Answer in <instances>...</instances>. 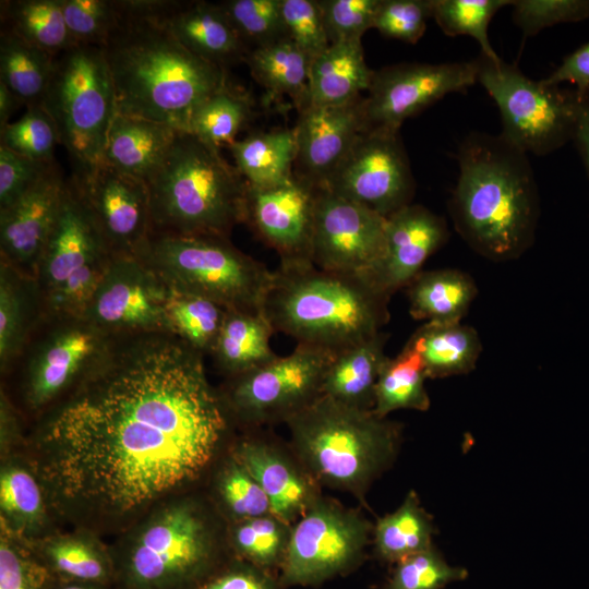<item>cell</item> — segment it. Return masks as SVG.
I'll list each match as a JSON object with an SVG mask.
<instances>
[{
  "instance_id": "cell-1",
  "label": "cell",
  "mask_w": 589,
  "mask_h": 589,
  "mask_svg": "<svg viewBox=\"0 0 589 589\" xmlns=\"http://www.w3.org/2000/svg\"><path fill=\"white\" fill-rule=\"evenodd\" d=\"M228 416L179 336H113L39 428L40 473L65 504L124 516L199 477Z\"/></svg>"
},
{
  "instance_id": "cell-2",
  "label": "cell",
  "mask_w": 589,
  "mask_h": 589,
  "mask_svg": "<svg viewBox=\"0 0 589 589\" xmlns=\"http://www.w3.org/2000/svg\"><path fill=\"white\" fill-rule=\"evenodd\" d=\"M103 49L116 112L178 131L189 132L199 107L227 83L224 68L189 51L156 17L121 13Z\"/></svg>"
},
{
  "instance_id": "cell-3",
  "label": "cell",
  "mask_w": 589,
  "mask_h": 589,
  "mask_svg": "<svg viewBox=\"0 0 589 589\" xmlns=\"http://www.w3.org/2000/svg\"><path fill=\"white\" fill-rule=\"evenodd\" d=\"M449 208L459 235L480 254L508 260L533 241L540 215L528 154L503 135L472 132L460 143Z\"/></svg>"
},
{
  "instance_id": "cell-4",
  "label": "cell",
  "mask_w": 589,
  "mask_h": 589,
  "mask_svg": "<svg viewBox=\"0 0 589 589\" xmlns=\"http://www.w3.org/2000/svg\"><path fill=\"white\" fill-rule=\"evenodd\" d=\"M389 299L368 276L328 272L312 263L280 265L264 314L275 332L335 356L382 332Z\"/></svg>"
},
{
  "instance_id": "cell-5",
  "label": "cell",
  "mask_w": 589,
  "mask_h": 589,
  "mask_svg": "<svg viewBox=\"0 0 589 589\" xmlns=\"http://www.w3.org/2000/svg\"><path fill=\"white\" fill-rule=\"evenodd\" d=\"M147 187L152 235L229 239L245 221V180L190 132H178Z\"/></svg>"
},
{
  "instance_id": "cell-6",
  "label": "cell",
  "mask_w": 589,
  "mask_h": 589,
  "mask_svg": "<svg viewBox=\"0 0 589 589\" xmlns=\"http://www.w3.org/2000/svg\"><path fill=\"white\" fill-rule=\"evenodd\" d=\"M286 423L293 450L311 476L356 495L389 465L399 443L397 424L324 395Z\"/></svg>"
},
{
  "instance_id": "cell-7",
  "label": "cell",
  "mask_w": 589,
  "mask_h": 589,
  "mask_svg": "<svg viewBox=\"0 0 589 589\" xmlns=\"http://www.w3.org/2000/svg\"><path fill=\"white\" fill-rule=\"evenodd\" d=\"M139 257L169 289L207 298L227 311L264 313L274 272L227 238L152 235Z\"/></svg>"
},
{
  "instance_id": "cell-8",
  "label": "cell",
  "mask_w": 589,
  "mask_h": 589,
  "mask_svg": "<svg viewBox=\"0 0 589 589\" xmlns=\"http://www.w3.org/2000/svg\"><path fill=\"white\" fill-rule=\"evenodd\" d=\"M40 106L77 168L104 161L116 113L115 88L103 47L77 44L55 59Z\"/></svg>"
},
{
  "instance_id": "cell-9",
  "label": "cell",
  "mask_w": 589,
  "mask_h": 589,
  "mask_svg": "<svg viewBox=\"0 0 589 589\" xmlns=\"http://www.w3.org/2000/svg\"><path fill=\"white\" fill-rule=\"evenodd\" d=\"M479 82L497 105L502 133L527 154L544 156L573 141L579 95L527 77L516 64L476 59Z\"/></svg>"
},
{
  "instance_id": "cell-10",
  "label": "cell",
  "mask_w": 589,
  "mask_h": 589,
  "mask_svg": "<svg viewBox=\"0 0 589 589\" xmlns=\"http://www.w3.org/2000/svg\"><path fill=\"white\" fill-rule=\"evenodd\" d=\"M214 563L205 521L193 507L179 505L146 526L116 574L127 589H190Z\"/></svg>"
},
{
  "instance_id": "cell-11",
  "label": "cell",
  "mask_w": 589,
  "mask_h": 589,
  "mask_svg": "<svg viewBox=\"0 0 589 589\" xmlns=\"http://www.w3.org/2000/svg\"><path fill=\"white\" fill-rule=\"evenodd\" d=\"M334 354L297 344L286 357L232 377L223 396L229 413L249 424L287 421L320 396Z\"/></svg>"
},
{
  "instance_id": "cell-12",
  "label": "cell",
  "mask_w": 589,
  "mask_h": 589,
  "mask_svg": "<svg viewBox=\"0 0 589 589\" xmlns=\"http://www.w3.org/2000/svg\"><path fill=\"white\" fill-rule=\"evenodd\" d=\"M370 530L361 515L316 498L291 529L280 585L312 586L345 574L360 562Z\"/></svg>"
},
{
  "instance_id": "cell-13",
  "label": "cell",
  "mask_w": 589,
  "mask_h": 589,
  "mask_svg": "<svg viewBox=\"0 0 589 589\" xmlns=\"http://www.w3.org/2000/svg\"><path fill=\"white\" fill-rule=\"evenodd\" d=\"M112 338L83 316H43L21 356L27 404L38 409L68 393Z\"/></svg>"
},
{
  "instance_id": "cell-14",
  "label": "cell",
  "mask_w": 589,
  "mask_h": 589,
  "mask_svg": "<svg viewBox=\"0 0 589 589\" xmlns=\"http://www.w3.org/2000/svg\"><path fill=\"white\" fill-rule=\"evenodd\" d=\"M386 224L387 217L317 188L312 263L324 271L372 279L386 255Z\"/></svg>"
},
{
  "instance_id": "cell-15",
  "label": "cell",
  "mask_w": 589,
  "mask_h": 589,
  "mask_svg": "<svg viewBox=\"0 0 589 589\" xmlns=\"http://www.w3.org/2000/svg\"><path fill=\"white\" fill-rule=\"evenodd\" d=\"M322 188L384 217L409 205L416 182L399 132L363 131Z\"/></svg>"
},
{
  "instance_id": "cell-16",
  "label": "cell",
  "mask_w": 589,
  "mask_h": 589,
  "mask_svg": "<svg viewBox=\"0 0 589 589\" xmlns=\"http://www.w3.org/2000/svg\"><path fill=\"white\" fill-rule=\"evenodd\" d=\"M170 289L140 257L113 256L83 317L111 336L172 333Z\"/></svg>"
},
{
  "instance_id": "cell-17",
  "label": "cell",
  "mask_w": 589,
  "mask_h": 589,
  "mask_svg": "<svg viewBox=\"0 0 589 589\" xmlns=\"http://www.w3.org/2000/svg\"><path fill=\"white\" fill-rule=\"evenodd\" d=\"M476 60L470 62H408L374 71L363 97L366 130L399 132L402 122L450 93L467 91L477 82Z\"/></svg>"
},
{
  "instance_id": "cell-18",
  "label": "cell",
  "mask_w": 589,
  "mask_h": 589,
  "mask_svg": "<svg viewBox=\"0 0 589 589\" xmlns=\"http://www.w3.org/2000/svg\"><path fill=\"white\" fill-rule=\"evenodd\" d=\"M72 181L109 253L139 257L153 233L147 183L105 161Z\"/></svg>"
},
{
  "instance_id": "cell-19",
  "label": "cell",
  "mask_w": 589,
  "mask_h": 589,
  "mask_svg": "<svg viewBox=\"0 0 589 589\" xmlns=\"http://www.w3.org/2000/svg\"><path fill=\"white\" fill-rule=\"evenodd\" d=\"M316 190L296 176L280 184L247 187L244 224L277 252L280 265L312 263Z\"/></svg>"
},
{
  "instance_id": "cell-20",
  "label": "cell",
  "mask_w": 589,
  "mask_h": 589,
  "mask_svg": "<svg viewBox=\"0 0 589 589\" xmlns=\"http://www.w3.org/2000/svg\"><path fill=\"white\" fill-rule=\"evenodd\" d=\"M67 180L57 165L8 207L0 209L2 263L36 279L39 261L57 220Z\"/></svg>"
},
{
  "instance_id": "cell-21",
  "label": "cell",
  "mask_w": 589,
  "mask_h": 589,
  "mask_svg": "<svg viewBox=\"0 0 589 589\" xmlns=\"http://www.w3.org/2000/svg\"><path fill=\"white\" fill-rule=\"evenodd\" d=\"M294 128L297 158L293 173L322 188L366 130L363 97L339 106H305Z\"/></svg>"
},
{
  "instance_id": "cell-22",
  "label": "cell",
  "mask_w": 589,
  "mask_h": 589,
  "mask_svg": "<svg viewBox=\"0 0 589 589\" xmlns=\"http://www.w3.org/2000/svg\"><path fill=\"white\" fill-rule=\"evenodd\" d=\"M110 254L72 181H67L60 211L41 254L36 284L41 305L75 273Z\"/></svg>"
},
{
  "instance_id": "cell-23",
  "label": "cell",
  "mask_w": 589,
  "mask_h": 589,
  "mask_svg": "<svg viewBox=\"0 0 589 589\" xmlns=\"http://www.w3.org/2000/svg\"><path fill=\"white\" fill-rule=\"evenodd\" d=\"M448 237L445 220L422 205L409 204L387 217L386 255L373 276L389 297L422 272L424 262Z\"/></svg>"
},
{
  "instance_id": "cell-24",
  "label": "cell",
  "mask_w": 589,
  "mask_h": 589,
  "mask_svg": "<svg viewBox=\"0 0 589 589\" xmlns=\"http://www.w3.org/2000/svg\"><path fill=\"white\" fill-rule=\"evenodd\" d=\"M156 19L189 51L224 69L249 51L220 3L171 1Z\"/></svg>"
},
{
  "instance_id": "cell-25",
  "label": "cell",
  "mask_w": 589,
  "mask_h": 589,
  "mask_svg": "<svg viewBox=\"0 0 589 589\" xmlns=\"http://www.w3.org/2000/svg\"><path fill=\"white\" fill-rule=\"evenodd\" d=\"M235 458L261 485L272 514L287 524L301 517L317 498L311 480L273 444L244 441Z\"/></svg>"
},
{
  "instance_id": "cell-26",
  "label": "cell",
  "mask_w": 589,
  "mask_h": 589,
  "mask_svg": "<svg viewBox=\"0 0 589 589\" xmlns=\"http://www.w3.org/2000/svg\"><path fill=\"white\" fill-rule=\"evenodd\" d=\"M178 132L164 123L116 112L104 161L147 183L165 160Z\"/></svg>"
},
{
  "instance_id": "cell-27",
  "label": "cell",
  "mask_w": 589,
  "mask_h": 589,
  "mask_svg": "<svg viewBox=\"0 0 589 589\" xmlns=\"http://www.w3.org/2000/svg\"><path fill=\"white\" fill-rule=\"evenodd\" d=\"M373 73L365 62L361 41L330 44L310 63L306 106L351 103L369 91Z\"/></svg>"
},
{
  "instance_id": "cell-28",
  "label": "cell",
  "mask_w": 589,
  "mask_h": 589,
  "mask_svg": "<svg viewBox=\"0 0 589 589\" xmlns=\"http://www.w3.org/2000/svg\"><path fill=\"white\" fill-rule=\"evenodd\" d=\"M383 330L338 352L326 371L322 395L344 405L373 410L376 382L387 358Z\"/></svg>"
},
{
  "instance_id": "cell-29",
  "label": "cell",
  "mask_w": 589,
  "mask_h": 589,
  "mask_svg": "<svg viewBox=\"0 0 589 589\" xmlns=\"http://www.w3.org/2000/svg\"><path fill=\"white\" fill-rule=\"evenodd\" d=\"M43 318L35 279L0 262V363L7 369L17 360Z\"/></svg>"
},
{
  "instance_id": "cell-30",
  "label": "cell",
  "mask_w": 589,
  "mask_h": 589,
  "mask_svg": "<svg viewBox=\"0 0 589 589\" xmlns=\"http://www.w3.org/2000/svg\"><path fill=\"white\" fill-rule=\"evenodd\" d=\"M274 333L264 313L227 311L211 356L231 377L247 373L278 357L271 347Z\"/></svg>"
},
{
  "instance_id": "cell-31",
  "label": "cell",
  "mask_w": 589,
  "mask_h": 589,
  "mask_svg": "<svg viewBox=\"0 0 589 589\" xmlns=\"http://www.w3.org/2000/svg\"><path fill=\"white\" fill-rule=\"evenodd\" d=\"M421 357L426 376L446 377L470 372L481 353L477 332L459 323L426 322L407 341Z\"/></svg>"
},
{
  "instance_id": "cell-32",
  "label": "cell",
  "mask_w": 589,
  "mask_h": 589,
  "mask_svg": "<svg viewBox=\"0 0 589 589\" xmlns=\"http://www.w3.org/2000/svg\"><path fill=\"white\" fill-rule=\"evenodd\" d=\"M235 167L251 187H269L293 178L297 140L293 129L256 132L228 146Z\"/></svg>"
},
{
  "instance_id": "cell-33",
  "label": "cell",
  "mask_w": 589,
  "mask_h": 589,
  "mask_svg": "<svg viewBox=\"0 0 589 589\" xmlns=\"http://www.w3.org/2000/svg\"><path fill=\"white\" fill-rule=\"evenodd\" d=\"M416 320L459 323L477 294L472 278L457 269L422 271L406 287Z\"/></svg>"
},
{
  "instance_id": "cell-34",
  "label": "cell",
  "mask_w": 589,
  "mask_h": 589,
  "mask_svg": "<svg viewBox=\"0 0 589 589\" xmlns=\"http://www.w3.org/2000/svg\"><path fill=\"white\" fill-rule=\"evenodd\" d=\"M243 61L271 97L288 96L298 110L308 105L310 61L292 40L256 47Z\"/></svg>"
},
{
  "instance_id": "cell-35",
  "label": "cell",
  "mask_w": 589,
  "mask_h": 589,
  "mask_svg": "<svg viewBox=\"0 0 589 589\" xmlns=\"http://www.w3.org/2000/svg\"><path fill=\"white\" fill-rule=\"evenodd\" d=\"M4 28L57 58L77 45L67 26L61 0H14L1 2Z\"/></svg>"
},
{
  "instance_id": "cell-36",
  "label": "cell",
  "mask_w": 589,
  "mask_h": 589,
  "mask_svg": "<svg viewBox=\"0 0 589 589\" xmlns=\"http://www.w3.org/2000/svg\"><path fill=\"white\" fill-rule=\"evenodd\" d=\"M55 59L14 33L2 28L0 82L27 108L41 104L52 76Z\"/></svg>"
},
{
  "instance_id": "cell-37",
  "label": "cell",
  "mask_w": 589,
  "mask_h": 589,
  "mask_svg": "<svg viewBox=\"0 0 589 589\" xmlns=\"http://www.w3.org/2000/svg\"><path fill=\"white\" fill-rule=\"evenodd\" d=\"M420 354L408 344L394 358L387 357L378 375L373 413L380 418L399 409L425 411L430 398Z\"/></svg>"
},
{
  "instance_id": "cell-38",
  "label": "cell",
  "mask_w": 589,
  "mask_h": 589,
  "mask_svg": "<svg viewBox=\"0 0 589 589\" xmlns=\"http://www.w3.org/2000/svg\"><path fill=\"white\" fill-rule=\"evenodd\" d=\"M434 527L418 496L410 492L400 506L382 517L374 527L377 556L397 563L412 554L432 548Z\"/></svg>"
},
{
  "instance_id": "cell-39",
  "label": "cell",
  "mask_w": 589,
  "mask_h": 589,
  "mask_svg": "<svg viewBox=\"0 0 589 589\" xmlns=\"http://www.w3.org/2000/svg\"><path fill=\"white\" fill-rule=\"evenodd\" d=\"M249 97L226 83L211 95L194 113L189 132L205 144L219 149L231 145L251 118Z\"/></svg>"
},
{
  "instance_id": "cell-40",
  "label": "cell",
  "mask_w": 589,
  "mask_h": 589,
  "mask_svg": "<svg viewBox=\"0 0 589 589\" xmlns=\"http://www.w3.org/2000/svg\"><path fill=\"white\" fill-rule=\"evenodd\" d=\"M226 313L207 298L170 289L167 315L173 334L204 356L211 354Z\"/></svg>"
},
{
  "instance_id": "cell-41",
  "label": "cell",
  "mask_w": 589,
  "mask_h": 589,
  "mask_svg": "<svg viewBox=\"0 0 589 589\" xmlns=\"http://www.w3.org/2000/svg\"><path fill=\"white\" fill-rule=\"evenodd\" d=\"M513 0H433L432 17L448 36L467 35L477 40L481 53L493 61L501 58L493 49L488 28L492 17Z\"/></svg>"
},
{
  "instance_id": "cell-42",
  "label": "cell",
  "mask_w": 589,
  "mask_h": 589,
  "mask_svg": "<svg viewBox=\"0 0 589 589\" xmlns=\"http://www.w3.org/2000/svg\"><path fill=\"white\" fill-rule=\"evenodd\" d=\"M290 533L289 524L268 514L240 520L233 530V545L248 563L272 573L280 569Z\"/></svg>"
},
{
  "instance_id": "cell-43",
  "label": "cell",
  "mask_w": 589,
  "mask_h": 589,
  "mask_svg": "<svg viewBox=\"0 0 589 589\" xmlns=\"http://www.w3.org/2000/svg\"><path fill=\"white\" fill-rule=\"evenodd\" d=\"M45 566L55 578L107 585L116 568L95 548L77 540H62L46 550Z\"/></svg>"
},
{
  "instance_id": "cell-44",
  "label": "cell",
  "mask_w": 589,
  "mask_h": 589,
  "mask_svg": "<svg viewBox=\"0 0 589 589\" xmlns=\"http://www.w3.org/2000/svg\"><path fill=\"white\" fill-rule=\"evenodd\" d=\"M1 145L33 160L53 163V153L60 144L55 122L39 105L28 107L17 120L0 129Z\"/></svg>"
},
{
  "instance_id": "cell-45",
  "label": "cell",
  "mask_w": 589,
  "mask_h": 589,
  "mask_svg": "<svg viewBox=\"0 0 589 589\" xmlns=\"http://www.w3.org/2000/svg\"><path fill=\"white\" fill-rule=\"evenodd\" d=\"M245 44L266 46L288 38L281 0H229L220 3Z\"/></svg>"
},
{
  "instance_id": "cell-46",
  "label": "cell",
  "mask_w": 589,
  "mask_h": 589,
  "mask_svg": "<svg viewBox=\"0 0 589 589\" xmlns=\"http://www.w3.org/2000/svg\"><path fill=\"white\" fill-rule=\"evenodd\" d=\"M467 576L465 568L448 564L432 546L397 562L386 589H443Z\"/></svg>"
},
{
  "instance_id": "cell-47",
  "label": "cell",
  "mask_w": 589,
  "mask_h": 589,
  "mask_svg": "<svg viewBox=\"0 0 589 589\" xmlns=\"http://www.w3.org/2000/svg\"><path fill=\"white\" fill-rule=\"evenodd\" d=\"M61 3L67 26L76 44L103 47L121 17L117 1L61 0Z\"/></svg>"
},
{
  "instance_id": "cell-48",
  "label": "cell",
  "mask_w": 589,
  "mask_h": 589,
  "mask_svg": "<svg viewBox=\"0 0 589 589\" xmlns=\"http://www.w3.org/2000/svg\"><path fill=\"white\" fill-rule=\"evenodd\" d=\"M281 14L288 38L310 63L330 45L317 0H281Z\"/></svg>"
},
{
  "instance_id": "cell-49",
  "label": "cell",
  "mask_w": 589,
  "mask_h": 589,
  "mask_svg": "<svg viewBox=\"0 0 589 589\" xmlns=\"http://www.w3.org/2000/svg\"><path fill=\"white\" fill-rule=\"evenodd\" d=\"M510 5L524 38L545 27L589 19V0H514Z\"/></svg>"
},
{
  "instance_id": "cell-50",
  "label": "cell",
  "mask_w": 589,
  "mask_h": 589,
  "mask_svg": "<svg viewBox=\"0 0 589 589\" xmlns=\"http://www.w3.org/2000/svg\"><path fill=\"white\" fill-rule=\"evenodd\" d=\"M330 44L361 41L373 28L381 0H317Z\"/></svg>"
},
{
  "instance_id": "cell-51",
  "label": "cell",
  "mask_w": 589,
  "mask_h": 589,
  "mask_svg": "<svg viewBox=\"0 0 589 589\" xmlns=\"http://www.w3.org/2000/svg\"><path fill=\"white\" fill-rule=\"evenodd\" d=\"M433 0H381L373 28L382 35L416 44L432 17Z\"/></svg>"
},
{
  "instance_id": "cell-52",
  "label": "cell",
  "mask_w": 589,
  "mask_h": 589,
  "mask_svg": "<svg viewBox=\"0 0 589 589\" xmlns=\"http://www.w3.org/2000/svg\"><path fill=\"white\" fill-rule=\"evenodd\" d=\"M219 493L227 508L239 520L272 514L265 492L236 458L220 477Z\"/></svg>"
},
{
  "instance_id": "cell-53",
  "label": "cell",
  "mask_w": 589,
  "mask_h": 589,
  "mask_svg": "<svg viewBox=\"0 0 589 589\" xmlns=\"http://www.w3.org/2000/svg\"><path fill=\"white\" fill-rule=\"evenodd\" d=\"M0 504L2 510L22 522L32 524L43 514V496L39 484L25 469L9 467L0 478Z\"/></svg>"
},
{
  "instance_id": "cell-54",
  "label": "cell",
  "mask_w": 589,
  "mask_h": 589,
  "mask_svg": "<svg viewBox=\"0 0 589 589\" xmlns=\"http://www.w3.org/2000/svg\"><path fill=\"white\" fill-rule=\"evenodd\" d=\"M53 576L45 564L2 540L0 545V589H48Z\"/></svg>"
},
{
  "instance_id": "cell-55",
  "label": "cell",
  "mask_w": 589,
  "mask_h": 589,
  "mask_svg": "<svg viewBox=\"0 0 589 589\" xmlns=\"http://www.w3.org/2000/svg\"><path fill=\"white\" fill-rule=\"evenodd\" d=\"M53 164L23 157L0 145V209L33 188Z\"/></svg>"
},
{
  "instance_id": "cell-56",
  "label": "cell",
  "mask_w": 589,
  "mask_h": 589,
  "mask_svg": "<svg viewBox=\"0 0 589 589\" xmlns=\"http://www.w3.org/2000/svg\"><path fill=\"white\" fill-rule=\"evenodd\" d=\"M279 578L250 563L212 572L190 589H280Z\"/></svg>"
},
{
  "instance_id": "cell-57",
  "label": "cell",
  "mask_w": 589,
  "mask_h": 589,
  "mask_svg": "<svg viewBox=\"0 0 589 589\" xmlns=\"http://www.w3.org/2000/svg\"><path fill=\"white\" fill-rule=\"evenodd\" d=\"M542 82L555 86L568 82L575 85L578 95L585 94L589 89V41L564 57L562 63Z\"/></svg>"
},
{
  "instance_id": "cell-58",
  "label": "cell",
  "mask_w": 589,
  "mask_h": 589,
  "mask_svg": "<svg viewBox=\"0 0 589 589\" xmlns=\"http://www.w3.org/2000/svg\"><path fill=\"white\" fill-rule=\"evenodd\" d=\"M589 176V89L579 95V109L573 141Z\"/></svg>"
},
{
  "instance_id": "cell-59",
  "label": "cell",
  "mask_w": 589,
  "mask_h": 589,
  "mask_svg": "<svg viewBox=\"0 0 589 589\" xmlns=\"http://www.w3.org/2000/svg\"><path fill=\"white\" fill-rule=\"evenodd\" d=\"M22 105L15 95L0 82V129L10 123V118L15 109Z\"/></svg>"
},
{
  "instance_id": "cell-60",
  "label": "cell",
  "mask_w": 589,
  "mask_h": 589,
  "mask_svg": "<svg viewBox=\"0 0 589 589\" xmlns=\"http://www.w3.org/2000/svg\"><path fill=\"white\" fill-rule=\"evenodd\" d=\"M48 589H106L105 585L52 578Z\"/></svg>"
}]
</instances>
